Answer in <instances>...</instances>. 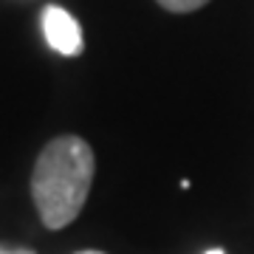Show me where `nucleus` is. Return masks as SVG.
Segmentation results:
<instances>
[{"label": "nucleus", "instance_id": "obj_1", "mask_svg": "<svg viewBox=\"0 0 254 254\" xmlns=\"http://www.w3.org/2000/svg\"><path fill=\"white\" fill-rule=\"evenodd\" d=\"M91 144L79 136H57L37 155L31 173V198L48 229H65L82 212L93 184Z\"/></svg>", "mask_w": 254, "mask_h": 254}, {"label": "nucleus", "instance_id": "obj_2", "mask_svg": "<svg viewBox=\"0 0 254 254\" xmlns=\"http://www.w3.org/2000/svg\"><path fill=\"white\" fill-rule=\"evenodd\" d=\"M43 31H46L48 46L54 48L57 54H63V57L82 54V46H85L82 28L73 20V14H68L65 9L46 6V11H43Z\"/></svg>", "mask_w": 254, "mask_h": 254}, {"label": "nucleus", "instance_id": "obj_3", "mask_svg": "<svg viewBox=\"0 0 254 254\" xmlns=\"http://www.w3.org/2000/svg\"><path fill=\"white\" fill-rule=\"evenodd\" d=\"M167 11H175V14H187V11H195L200 6H206L209 0H158Z\"/></svg>", "mask_w": 254, "mask_h": 254}, {"label": "nucleus", "instance_id": "obj_4", "mask_svg": "<svg viewBox=\"0 0 254 254\" xmlns=\"http://www.w3.org/2000/svg\"><path fill=\"white\" fill-rule=\"evenodd\" d=\"M0 254H34V252H28V249H3L0 246Z\"/></svg>", "mask_w": 254, "mask_h": 254}, {"label": "nucleus", "instance_id": "obj_5", "mask_svg": "<svg viewBox=\"0 0 254 254\" xmlns=\"http://www.w3.org/2000/svg\"><path fill=\"white\" fill-rule=\"evenodd\" d=\"M206 254H226V252H223V249H209Z\"/></svg>", "mask_w": 254, "mask_h": 254}, {"label": "nucleus", "instance_id": "obj_6", "mask_svg": "<svg viewBox=\"0 0 254 254\" xmlns=\"http://www.w3.org/2000/svg\"><path fill=\"white\" fill-rule=\"evenodd\" d=\"M76 254H102V252H76Z\"/></svg>", "mask_w": 254, "mask_h": 254}]
</instances>
